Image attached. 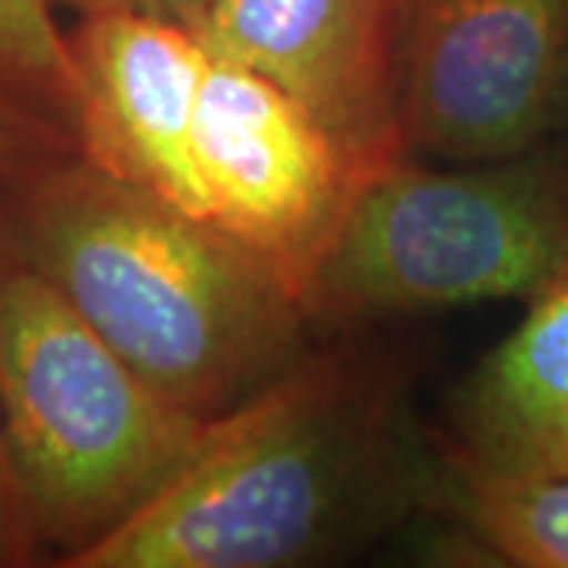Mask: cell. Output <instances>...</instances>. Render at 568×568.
I'll return each mask as SVG.
<instances>
[{"label": "cell", "instance_id": "1", "mask_svg": "<svg viewBox=\"0 0 568 568\" xmlns=\"http://www.w3.org/2000/svg\"><path fill=\"white\" fill-rule=\"evenodd\" d=\"M13 253L164 398L222 417L301 361L306 310L282 265L80 152L3 193Z\"/></svg>", "mask_w": 568, "mask_h": 568}, {"label": "cell", "instance_id": "2", "mask_svg": "<svg viewBox=\"0 0 568 568\" xmlns=\"http://www.w3.org/2000/svg\"><path fill=\"white\" fill-rule=\"evenodd\" d=\"M212 420L149 386L10 246L0 426L32 544L61 549L63 566L102 540L181 470Z\"/></svg>", "mask_w": 568, "mask_h": 568}, {"label": "cell", "instance_id": "3", "mask_svg": "<svg viewBox=\"0 0 568 568\" xmlns=\"http://www.w3.org/2000/svg\"><path fill=\"white\" fill-rule=\"evenodd\" d=\"M373 424L342 364L304 357L215 417L149 503L67 568H282L351 511Z\"/></svg>", "mask_w": 568, "mask_h": 568}, {"label": "cell", "instance_id": "4", "mask_svg": "<svg viewBox=\"0 0 568 568\" xmlns=\"http://www.w3.org/2000/svg\"><path fill=\"white\" fill-rule=\"evenodd\" d=\"M568 268V149L366 178L306 272V320L530 301Z\"/></svg>", "mask_w": 568, "mask_h": 568}, {"label": "cell", "instance_id": "5", "mask_svg": "<svg viewBox=\"0 0 568 568\" xmlns=\"http://www.w3.org/2000/svg\"><path fill=\"white\" fill-rule=\"evenodd\" d=\"M410 159L499 162L568 123V0H395Z\"/></svg>", "mask_w": 568, "mask_h": 568}, {"label": "cell", "instance_id": "6", "mask_svg": "<svg viewBox=\"0 0 568 568\" xmlns=\"http://www.w3.org/2000/svg\"><path fill=\"white\" fill-rule=\"evenodd\" d=\"M193 152L212 222L282 265L301 291L364 183L345 152L278 85L219 58L200 82Z\"/></svg>", "mask_w": 568, "mask_h": 568}, {"label": "cell", "instance_id": "7", "mask_svg": "<svg viewBox=\"0 0 568 568\" xmlns=\"http://www.w3.org/2000/svg\"><path fill=\"white\" fill-rule=\"evenodd\" d=\"M196 39L209 58L278 85L364 181L407 155L395 92V0H212Z\"/></svg>", "mask_w": 568, "mask_h": 568}, {"label": "cell", "instance_id": "8", "mask_svg": "<svg viewBox=\"0 0 568 568\" xmlns=\"http://www.w3.org/2000/svg\"><path fill=\"white\" fill-rule=\"evenodd\" d=\"M80 82L77 152L118 181L212 222L193 121L209 54L178 22L95 13L67 32Z\"/></svg>", "mask_w": 568, "mask_h": 568}, {"label": "cell", "instance_id": "9", "mask_svg": "<svg viewBox=\"0 0 568 568\" xmlns=\"http://www.w3.org/2000/svg\"><path fill=\"white\" fill-rule=\"evenodd\" d=\"M452 452L493 474L568 477V268L458 388Z\"/></svg>", "mask_w": 568, "mask_h": 568}, {"label": "cell", "instance_id": "10", "mask_svg": "<svg viewBox=\"0 0 568 568\" xmlns=\"http://www.w3.org/2000/svg\"><path fill=\"white\" fill-rule=\"evenodd\" d=\"M443 499L474 540L508 566L568 568V477L493 474L452 452Z\"/></svg>", "mask_w": 568, "mask_h": 568}, {"label": "cell", "instance_id": "11", "mask_svg": "<svg viewBox=\"0 0 568 568\" xmlns=\"http://www.w3.org/2000/svg\"><path fill=\"white\" fill-rule=\"evenodd\" d=\"M0 89L77 145L80 82L51 0H0Z\"/></svg>", "mask_w": 568, "mask_h": 568}, {"label": "cell", "instance_id": "12", "mask_svg": "<svg viewBox=\"0 0 568 568\" xmlns=\"http://www.w3.org/2000/svg\"><path fill=\"white\" fill-rule=\"evenodd\" d=\"M67 152H77V145L61 126L44 121L0 89V193H7L39 164Z\"/></svg>", "mask_w": 568, "mask_h": 568}, {"label": "cell", "instance_id": "13", "mask_svg": "<svg viewBox=\"0 0 568 568\" xmlns=\"http://www.w3.org/2000/svg\"><path fill=\"white\" fill-rule=\"evenodd\" d=\"M10 253V237H7V224H3V193H0V265ZM32 534L26 528L22 518L20 496L13 487V474L7 462V446H3V426H0V566H20L32 556Z\"/></svg>", "mask_w": 568, "mask_h": 568}, {"label": "cell", "instance_id": "14", "mask_svg": "<svg viewBox=\"0 0 568 568\" xmlns=\"http://www.w3.org/2000/svg\"><path fill=\"white\" fill-rule=\"evenodd\" d=\"M212 0H51V7H67L77 17H95V13H133V17H152V20L178 22L196 32Z\"/></svg>", "mask_w": 568, "mask_h": 568}]
</instances>
